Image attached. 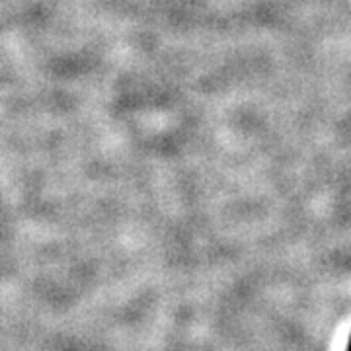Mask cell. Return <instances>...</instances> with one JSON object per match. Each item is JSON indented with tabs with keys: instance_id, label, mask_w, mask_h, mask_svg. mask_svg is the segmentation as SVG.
I'll use <instances>...</instances> for the list:
<instances>
[{
	"instance_id": "6da1fadb",
	"label": "cell",
	"mask_w": 351,
	"mask_h": 351,
	"mask_svg": "<svg viewBox=\"0 0 351 351\" xmlns=\"http://www.w3.org/2000/svg\"><path fill=\"white\" fill-rule=\"evenodd\" d=\"M348 351H351V336H350V343H348Z\"/></svg>"
}]
</instances>
